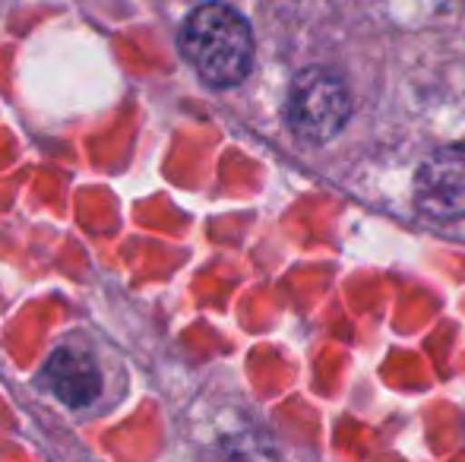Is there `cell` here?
Listing matches in <instances>:
<instances>
[{"instance_id": "obj_1", "label": "cell", "mask_w": 465, "mask_h": 462, "mask_svg": "<svg viewBox=\"0 0 465 462\" xmlns=\"http://www.w3.org/2000/svg\"><path fill=\"white\" fill-rule=\"evenodd\" d=\"M181 51L190 67L215 89L244 83L253 67V35L247 19L228 4H203L181 29Z\"/></svg>"}, {"instance_id": "obj_2", "label": "cell", "mask_w": 465, "mask_h": 462, "mask_svg": "<svg viewBox=\"0 0 465 462\" xmlns=\"http://www.w3.org/2000/svg\"><path fill=\"white\" fill-rule=\"evenodd\" d=\"M351 112L342 76L326 67L301 70L288 89V127L304 143H326L345 127Z\"/></svg>"}, {"instance_id": "obj_3", "label": "cell", "mask_w": 465, "mask_h": 462, "mask_svg": "<svg viewBox=\"0 0 465 462\" xmlns=\"http://www.w3.org/2000/svg\"><path fill=\"white\" fill-rule=\"evenodd\" d=\"M415 206L434 222L465 219V146H443L415 174Z\"/></svg>"}, {"instance_id": "obj_4", "label": "cell", "mask_w": 465, "mask_h": 462, "mask_svg": "<svg viewBox=\"0 0 465 462\" xmlns=\"http://www.w3.org/2000/svg\"><path fill=\"white\" fill-rule=\"evenodd\" d=\"M45 383L48 389L70 408L93 406L102 393V377L93 358L76 349H57L45 364Z\"/></svg>"}]
</instances>
